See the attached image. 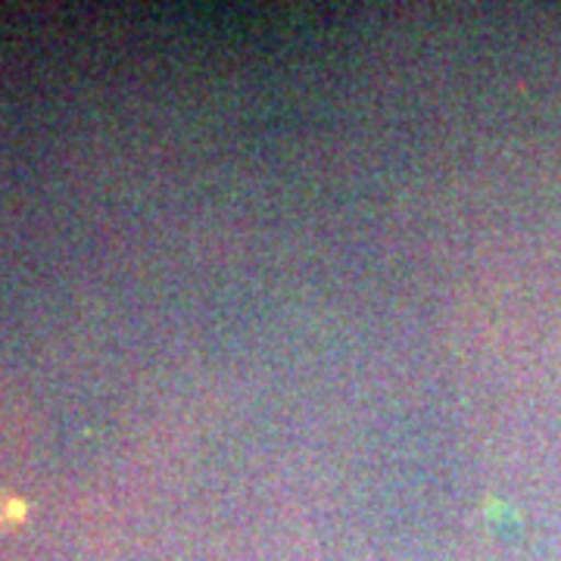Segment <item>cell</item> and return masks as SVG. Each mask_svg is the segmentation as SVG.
<instances>
[{"mask_svg": "<svg viewBox=\"0 0 561 561\" xmlns=\"http://www.w3.org/2000/svg\"><path fill=\"white\" fill-rule=\"evenodd\" d=\"M25 502L10 496V493H0V530H13L25 522Z\"/></svg>", "mask_w": 561, "mask_h": 561, "instance_id": "obj_1", "label": "cell"}]
</instances>
